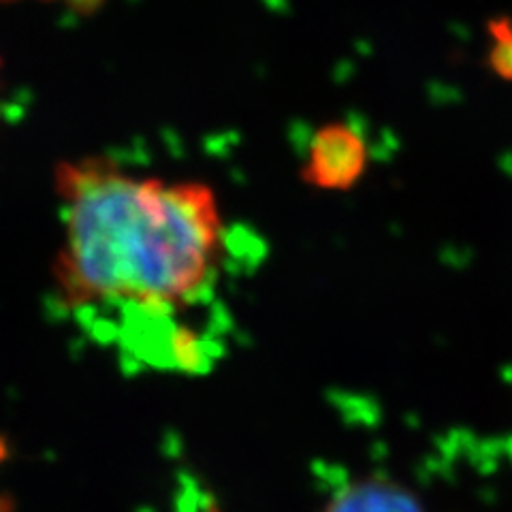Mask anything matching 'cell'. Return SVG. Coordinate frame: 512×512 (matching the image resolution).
Returning <instances> with one entry per match:
<instances>
[{
	"label": "cell",
	"instance_id": "cell-1",
	"mask_svg": "<svg viewBox=\"0 0 512 512\" xmlns=\"http://www.w3.org/2000/svg\"><path fill=\"white\" fill-rule=\"evenodd\" d=\"M54 195L60 239L52 284L69 312L96 323L116 320L128 333L139 325L137 338L143 335L148 350L154 325H169L212 291L224 222L210 186L79 156L56 165Z\"/></svg>",
	"mask_w": 512,
	"mask_h": 512
},
{
	"label": "cell",
	"instance_id": "cell-2",
	"mask_svg": "<svg viewBox=\"0 0 512 512\" xmlns=\"http://www.w3.org/2000/svg\"><path fill=\"white\" fill-rule=\"evenodd\" d=\"M370 165V150L355 128L331 122L314 133L301 178L320 190H350Z\"/></svg>",
	"mask_w": 512,
	"mask_h": 512
},
{
	"label": "cell",
	"instance_id": "cell-3",
	"mask_svg": "<svg viewBox=\"0 0 512 512\" xmlns=\"http://www.w3.org/2000/svg\"><path fill=\"white\" fill-rule=\"evenodd\" d=\"M325 512H423L419 500L393 480L363 478L346 485Z\"/></svg>",
	"mask_w": 512,
	"mask_h": 512
},
{
	"label": "cell",
	"instance_id": "cell-4",
	"mask_svg": "<svg viewBox=\"0 0 512 512\" xmlns=\"http://www.w3.org/2000/svg\"><path fill=\"white\" fill-rule=\"evenodd\" d=\"M489 69L504 82H512V20L493 18L487 24Z\"/></svg>",
	"mask_w": 512,
	"mask_h": 512
},
{
	"label": "cell",
	"instance_id": "cell-5",
	"mask_svg": "<svg viewBox=\"0 0 512 512\" xmlns=\"http://www.w3.org/2000/svg\"><path fill=\"white\" fill-rule=\"evenodd\" d=\"M60 3H67L69 7L79 11H92L101 5V0H60Z\"/></svg>",
	"mask_w": 512,
	"mask_h": 512
}]
</instances>
